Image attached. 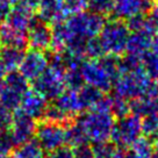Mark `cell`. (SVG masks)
Here are the masks:
<instances>
[{
    "instance_id": "obj_1",
    "label": "cell",
    "mask_w": 158,
    "mask_h": 158,
    "mask_svg": "<svg viewBox=\"0 0 158 158\" xmlns=\"http://www.w3.org/2000/svg\"><path fill=\"white\" fill-rule=\"evenodd\" d=\"M76 121L81 126L89 143L98 144L109 141L115 116L109 110L94 108L80 113Z\"/></svg>"
},
{
    "instance_id": "obj_2",
    "label": "cell",
    "mask_w": 158,
    "mask_h": 158,
    "mask_svg": "<svg viewBox=\"0 0 158 158\" xmlns=\"http://www.w3.org/2000/svg\"><path fill=\"white\" fill-rule=\"evenodd\" d=\"M129 35L130 30L126 21L118 19L106 21L100 34L98 35L104 54L118 57L123 56L127 50Z\"/></svg>"
},
{
    "instance_id": "obj_3",
    "label": "cell",
    "mask_w": 158,
    "mask_h": 158,
    "mask_svg": "<svg viewBox=\"0 0 158 158\" xmlns=\"http://www.w3.org/2000/svg\"><path fill=\"white\" fill-rule=\"evenodd\" d=\"M150 85L151 78L141 66L133 71L122 72L114 81L112 89L114 94L118 97H122L127 100H134L144 95Z\"/></svg>"
},
{
    "instance_id": "obj_4",
    "label": "cell",
    "mask_w": 158,
    "mask_h": 158,
    "mask_svg": "<svg viewBox=\"0 0 158 158\" xmlns=\"http://www.w3.org/2000/svg\"><path fill=\"white\" fill-rule=\"evenodd\" d=\"M65 27L72 36L89 40L97 37L106 23L104 15L97 14L91 10H81L69 15L64 20Z\"/></svg>"
},
{
    "instance_id": "obj_5",
    "label": "cell",
    "mask_w": 158,
    "mask_h": 158,
    "mask_svg": "<svg viewBox=\"0 0 158 158\" xmlns=\"http://www.w3.org/2000/svg\"><path fill=\"white\" fill-rule=\"evenodd\" d=\"M29 89V81L18 70L7 72L0 80V104L10 112H14L20 107L21 99Z\"/></svg>"
},
{
    "instance_id": "obj_6",
    "label": "cell",
    "mask_w": 158,
    "mask_h": 158,
    "mask_svg": "<svg viewBox=\"0 0 158 158\" xmlns=\"http://www.w3.org/2000/svg\"><path fill=\"white\" fill-rule=\"evenodd\" d=\"M142 136V118L130 113L115 121L109 141L121 149H129Z\"/></svg>"
},
{
    "instance_id": "obj_7",
    "label": "cell",
    "mask_w": 158,
    "mask_h": 158,
    "mask_svg": "<svg viewBox=\"0 0 158 158\" xmlns=\"http://www.w3.org/2000/svg\"><path fill=\"white\" fill-rule=\"evenodd\" d=\"M35 139L39 142L41 148L47 152H51L56 149L66 144L65 141V124L42 120L37 123Z\"/></svg>"
},
{
    "instance_id": "obj_8",
    "label": "cell",
    "mask_w": 158,
    "mask_h": 158,
    "mask_svg": "<svg viewBox=\"0 0 158 158\" xmlns=\"http://www.w3.org/2000/svg\"><path fill=\"white\" fill-rule=\"evenodd\" d=\"M47 100H55L62 93L65 87L63 72L59 70L48 66L43 73L33 80V87Z\"/></svg>"
},
{
    "instance_id": "obj_9",
    "label": "cell",
    "mask_w": 158,
    "mask_h": 158,
    "mask_svg": "<svg viewBox=\"0 0 158 158\" xmlns=\"http://www.w3.org/2000/svg\"><path fill=\"white\" fill-rule=\"evenodd\" d=\"M37 122L33 118L28 116L21 109H15L12 114L10 128L7 135L10 136V141L14 145H19L35 138Z\"/></svg>"
},
{
    "instance_id": "obj_10",
    "label": "cell",
    "mask_w": 158,
    "mask_h": 158,
    "mask_svg": "<svg viewBox=\"0 0 158 158\" xmlns=\"http://www.w3.org/2000/svg\"><path fill=\"white\" fill-rule=\"evenodd\" d=\"M80 73L86 85L107 92L113 87V79L110 78L99 59H84L80 65Z\"/></svg>"
},
{
    "instance_id": "obj_11",
    "label": "cell",
    "mask_w": 158,
    "mask_h": 158,
    "mask_svg": "<svg viewBox=\"0 0 158 158\" xmlns=\"http://www.w3.org/2000/svg\"><path fill=\"white\" fill-rule=\"evenodd\" d=\"M48 66L49 57L45 55V51L29 49L25 51L23 58L21 60L18 71L28 81H33L43 73Z\"/></svg>"
},
{
    "instance_id": "obj_12",
    "label": "cell",
    "mask_w": 158,
    "mask_h": 158,
    "mask_svg": "<svg viewBox=\"0 0 158 158\" xmlns=\"http://www.w3.org/2000/svg\"><path fill=\"white\" fill-rule=\"evenodd\" d=\"M52 31L49 23L36 18L30 25L29 29L27 30V44L30 47V49L45 51L50 49Z\"/></svg>"
},
{
    "instance_id": "obj_13",
    "label": "cell",
    "mask_w": 158,
    "mask_h": 158,
    "mask_svg": "<svg viewBox=\"0 0 158 158\" xmlns=\"http://www.w3.org/2000/svg\"><path fill=\"white\" fill-rule=\"evenodd\" d=\"M153 4L149 0H114L112 14L114 19L127 21L138 14H148Z\"/></svg>"
},
{
    "instance_id": "obj_14",
    "label": "cell",
    "mask_w": 158,
    "mask_h": 158,
    "mask_svg": "<svg viewBox=\"0 0 158 158\" xmlns=\"http://www.w3.org/2000/svg\"><path fill=\"white\" fill-rule=\"evenodd\" d=\"M156 33L157 31L153 29L151 25H149L148 27H145V28L141 30L130 31L128 43H127L126 54H130L134 55V56L142 57L151 48L152 39Z\"/></svg>"
},
{
    "instance_id": "obj_15",
    "label": "cell",
    "mask_w": 158,
    "mask_h": 158,
    "mask_svg": "<svg viewBox=\"0 0 158 158\" xmlns=\"http://www.w3.org/2000/svg\"><path fill=\"white\" fill-rule=\"evenodd\" d=\"M48 100L34 89L26 91L21 99L19 109L34 120H42L48 108Z\"/></svg>"
},
{
    "instance_id": "obj_16",
    "label": "cell",
    "mask_w": 158,
    "mask_h": 158,
    "mask_svg": "<svg viewBox=\"0 0 158 158\" xmlns=\"http://www.w3.org/2000/svg\"><path fill=\"white\" fill-rule=\"evenodd\" d=\"M52 104L71 120H73L76 116L84 112L78 97V89H65L55 99Z\"/></svg>"
},
{
    "instance_id": "obj_17",
    "label": "cell",
    "mask_w": 158,
    "mask_h": 158,
    "mask_svg": "<svg viewBox=\"0 0 158 158\" xmlns=\"http://www.w3.org/2000/svg\"><path fill=\"white\" fill-rule=\"evenodd\" d=\"M36 14L40 20L51 25L66 19L62 10V0H40Z\"/></svg>"
},
{
    "instance_id": "obj_18",
    "label": "cell",
    "mask_w": 158,
    "mask_h": 158,
    "mask_svg": "<svg viewBox=\"0 0 158 158\" xmlns=\"http://www.w3.org/2000/svg\"><path fill=\"white\" fill-rule=\"evenodd\" d=\"M78 97L80 100V104L83 107V110H89V109L97 108L101 100L105 97V92L101 89L93 87L91 85L84 84L78 89Z\"/></svg>"
},
{
    "instance_id": "obj_19",
    "label": "cell",
    "mask_w": 158,
    "mask_h": 158,
    "mask_svg": "<svg viewBox=\"0 0 158 158\" xmlns=\"http://www.w3.org/2000/svg\"><path fill=\"white\" fill-rule=\"evenodd\" d=\"M0 39H1V44L7 45V47L25 49L28 45L27 44V33L14 29L6 23L0 26Z\"/></svg>"
},
{
    "instance_id": "obj_20",
    "label": "cell",
    "mask_w": 158,
    "mask_h": 158,
    "mask_svg": "<svg viewBox=\"0 0 158 158\" xmlns=\"http://www.w3.org/2000/svg\"><path fill=\"white\" fill-rule=\"evenodd\" d=\"M44 150L41 148L39 142L33 138L25 143L16 145L12 151L13 158H44Z\"/></svg>"
},
{
    "instance_id": "obj_21",
    "label": "cell",
    "mask_w": 158,
    "mask_h": 158,
    "mask_svg": "<svg viewBox=\"0 0 158 158\" xmlns=\"http://www.w3.org/2000/svg\"><path fill=\"white\" fill-rule=\"evenodd\" d=\"M0 54H1L4 64L7 69V72H10V71H16L19 69L21 60L25 55V49L4 45L0 50Z\"/></svg>"
},
{
    "instance_id": "obj_22",
    "label": "cell",
    "mask_w": 158,
    "mask_h": 158,
    "mask_svg": "<svg viewBox=\"0 0 158 158\" xmlns=\"http://www.w3.org/2000/svg\"><path fill=\"white\" fill-rule=\"evenodd\" d=\"M65 141L66 144L71 148L89 143V139L86 137L81 126L76 120H72L71 122L65 124Z\"/></svg>"
},
{
    "instance_id": "obj_23",
    "label": "cell",
    "mask_w": 158,
    "mask_h": 158,
    "mask_svg": "<svg viewBox=\"0 0 158 158\" xmlns=\"http://www.w3.org/2000/svg\"><path fill=\"white\" fill-rule=\"evenodd\" d=\"M127 151L129 158H152L155 155L152 141L147 136H141Z\"/></svg>"
},
{
    "instance_id": "obj_24",
    "label": "cell",
    "mask_w": 158,
    "mask_h": 158,
    "mask_svg": "<svg viewBox=\"0 0 158 158\" xmlns=\"http://www.w3.org/2000/svg\"><path fill=\"white\" fill-rule=\"evenodd\" d=\"M109 97V112L115 118H122L130 114V100L118 97L116 94H112Z\"/></svg>"
},
{
    "instance_id": "obj_25",
    "label": "cell",
    "mask_w": 158,
    "mask_h": 158,
    "mask_svg": "<svg viewBox=\"0 0 158 158\" xmlns=\"http://www.w3.org/2000/svg\"><path fill=\"white\" fill-rule=\"evenodd\" d=\"M142 68L145 73L153 80H158V56L153 54L151 50L147 51L141 57Z\"/></svg>"
},
{
    "instance_id": "obj_26",
    "label": "cell",
    "mask_w": 158,
    "mask_h": 158,
    "mask_svg": "<svg viewBox=\"0 0 158 158\" xmlns=\"http://www.w3.org/2000/svg\"><path fill=\"white\" fill-rule=\"evenodd\" d=\"M64 77L65 87L70 89H79L85 84L81 73H80V68L79 69H68L63 73Z\"/></svg>"
},
{
    "instance_id": "obj_27",
    "label": "cell",
    "mask_w": 158,
    "mask_h": 158,
    "mask_svg": "<svg viewBox=\"0 0 158 158\" xmlns=\"http://www.w3.org/2000/svg\"><path fill=\"white\" fill-rule=\"evenodd\" d=\"M114 0H87V10L100 15L112 14Z\"/></svg>"
},
{
    "instance_id": "obj_28",
    "label": "cell",
    "mask_w": 158,
    "mask_h": 158,
    "mask_svg": "<svg viewBox=\"0 0 158 158\" xmlns=\"http://www.w3.org/2000/svg\"><path fill=\"white\" fill-rule=\"evenodd\" d=\"M104 54V50L101 47V43L99 41V37H92L86 41L85 47V58L86 59H98Z\"/></svg>"
},
{
    "instance_id": "obj_29",
    "label": "cell",
    "mask_w": 158,
    "mask_h": 158,
    "mask_svg": "<svg viewBox=\"0 0 158 158\" xmlns=\"http://www.w3.org/2000/svg\"><path fill=\"white\" fill-rule=\"evenodd\" d=\"M62 10L65 18L87 10V0H62Z\"/></svg>"
},
{
    "instance_id": "obj_30",
    "label": "cell",
    "mask_w": 158,
    "mask_h": 158,
    "mask_svg": "<svg viewBox=\"0 0 158 158\" xmlns=\"http://www.w3.org/2000/svg\"><path fill=\"white\" fill-rule=\"evenodd\" d=\"M114 149H115V145L109 141L93 145L95 158H110L113 155Z\"/></svg>"
},
{
    "instance_id": "obj_31",
    "label": "cell",
    "mask_w": 158,
    "mask_h": 158,
    "mask_svg": "<svg viewBox=\"0 0 158 158\" xmlns=\"http://www.w3.org/2000/svg\"><path fill=\"white\" fill-rule=\"evenodd\" d=\"M14 144L7 134L0 135V158H8L12 155Z\"/></svg>"
},
{
    "instance_id": "obj_32",
    "label": "cell",
    "mask_w": 158,
    "mask_h": 158,
    "mask_svg": "<svg viewBox=\"0 0 158 158\" xmlns=\"http://www.w3.org/2000/svg\"><path fill=\"white\" fill-rule=\"evenodd\" d=\"M12 121V112L0 104V135L7 134Z\"/></svg>"
},
{
    "instance_id": "obj_33",
    "label": "cell",
    "mask_w": 158,
    "mask_h": 158,
    "mask_svg": "<svg viewBox=\"0 0 158 158\" xmlns=\"http://www.w3.org/2000/svg\"><path fill=\"white\" fill-rule=\"evenodd\" d=\"M74 158H95L93 147L89 143L81 144L73 148Z\"/></svg>"
},
{
    "instance_id": "obj_34",
    "label": "cell",
    "mask_w": 158,
    "mask_h": 158,
    "mask_svg": "<svg viewBox=\"0 0 158 158\" xmlns=\"http://www.w3.org/2000/svg\"><path fill=\"white\" fill-rule=\"evenodd\" d=\"M48 158H74L73 149L69 145H63V147L49 152Z\"/></svg>"
},
{
    "instance_id": "obj_35",
    "label": "cell",
    "mask_w": 158,
    "mask_h": 158,
    "mask_svg": "<svg viewBox=\"0 0 158 158\" xmlns=\"http://www.w3.org/2000/svg\"><path fill=\"white\" fill-rule=\"evenodd\" d=\"M10 10H12V6L6 4L5 1L0 0V26L6 23V21L10 16Z\"/></svg>"
},
{
    "instance_id": "obj_36",
    "label": "cell",
    "mask_w": 158,
    "mask_h": 158,
    "mask_svg": "<svg viewBox=\"0 0 158 158\" xmlns=\"http://www.w3.org/2000/svg\"><path fill=\"white\" fill-rule=\"evenodd\" d=\"M110 158H129L128 151H127V149H121V148H116V147H115V149H114V151H113V155H112Z\"/></svg>"
},
{
    "instance_id": "obj_37",
    "label": "cell",
    "mask_w": 158,
    "mask_h": 158,
    "mask_svg": "<svg viewBox=\"0 0 158 158\" xmlns=\"http://www.w3.org/2000/svg\"><path fill=\"white\" fill-rule=\"evenodd\" d=\"M150 50L152 51L153 54H156L158 56V33H156L155 36H153L152 43H151V48H150Z\"/></svg>"
},
{
    "instance_id": "obj_38",
    "label": "cell",
    "mask_w": 158,
    "mask_h": 158,
    "mask_svg": "<svg viewBox=\"0 0 158 158\" xmlns=\"http://www.w3.org/2000/svg\"><path fill=\"white\" fill-rule=\"evenodd\" d=\"M7 74V69H6L5 64H4V60H2V57H1V54H0V80L5 77Z\"/></svg>"
},
{
    "instance_id": "obj_39",
    "label": "cell",
    "mask_w": 158,
    "mask_h": 158,
    "mask_svg": "<svg viewBox=\"0 0 158 158\" xmlns=\"http://www.w3.org/2000/svg\"><path fill=\"white\" fill-rule=\"evenodd\" d=\"M152 143H153V149H155V152L158 153V136L152 139Z\"/></svg>"
},
{
    "instance_id": "obj_40",
    "label": "cell",
    "mask_w": 158,
    "mask_h": 158,
    "mask_svg": "<svg viewBox=\"0 0 158 158\" xmlns=\"http://www.w3.org/2000/svg\"><path fill=\"white\" fill-rule=\"evenodd\" d=\"M2 1H5L6 4H8V5H10L12 7L15 5V4H18L20 0H2Z\"/></svg>"
},
{
    "instance_id": "obj_41",
    "label": "cell",
    "mask_w": 158,
    "mask_h": 158,
    "mask_svg": "<svg viewBox=\"0 0 158 158\" xmlns=\"http://www.w3.org/2000/svg\"><path fill=\"white\" fill-rule=\"evenodd\" d=\"M152 158H158V153L157 152H155V155H153V157Z\"/></svg>"
},
{
    "instance_id": "obj_42",
    "label": "cell",
    "mask_w": 158,
    "mask_h": 158,
    "mask_svg": "<svg viewBox=\"0 0 158 158\" xmlns=\"http://www.w3.org/2000/svg\"><path fill=\"white\" fill-rule=\"evenodd\" d=\"M0 44H1V39H0Z\"/></svg>"
},
{
    "instance_id": "obj_43",
    "label": "cell",
    "mask_w": 158,
    "mask_h": 158,
    "mask_svg": "<svg viewBox=\"0 0 158 158\" xmlns=\"http://www.w3.org/2000/svg\"><path fill=\"white\" fill-rule=\"evenodd\" d=\"M156 81H157V85H158V80H156Z\"/></svg>"
}]
</instances>
